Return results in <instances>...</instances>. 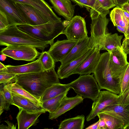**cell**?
<instances>
[{
    "label": "cell",
    "mask_w": 129,
    "mask_h": 129,
    "mask_svg": "<svg viewBox=\"0 0 129 129\" xmlns=\"http://www.w3.org/2000/svg\"><path fill=\"white\" fill-rule=\"evenodd\" d=\"M55 68L41 72L17 75L11 82H16L39 101L48 87L60 83Z\"/></svg>",
    "instance_id": "6da1fadb"
},
{
    "label": "cell",
    "mask_w": 129,
    "mask_h": 129,
    "mask_svg": "<svg viewBox=\"0 0 129 129\" xmlns=\"http://www.w3.org/2000/svg\"><path fill=\"white\" fill-rule=\"evenodd\" d=\"M49 45L48 43L37 39L22 31L16 25L10 26L0 31L1 46H29L43 51Z\"/></svg>",
    "instance_id": "7a4b0ae2"
},
{
    "label": "cell",
    "mask_w": 129,
    "mask_h": 129,
    "mask_svg": "<svg viewBox=\"0 0 129 129\" xmlns=\"http://www.w3.org/2000/svg\"><path fill=\"white\" fill-rule=\"evenodd\" d=\"M69 21L48 23L43 24L32 26L24 24L17 26L22 31L40 40L47 42L50 45L54 39L63 32L68 25Z\"/></svg>",
    "instance_id": "3957f363"
},
{
    "label": "cell",
    "mask_w": 129,
    "mask_h": 129,
    "mask_svg": "<svg viewBox=\"0 0 129 129\" xmlns=\"http://www.w3.org/2000/svg\"><path fill=\"white\" fill-rule=\"evenodd\" d=\"M110 54L108 52L101 54L93 75L101 89L119 95L121 92L119 81L114 77L109 66Z\"/></svg>",
    "instance_id": "277c9868"
},
{
    "label": "cell",
    "mask_w": 129,
    "mask_h": 129,
    "mask_svg": "<svg viewBox=\"0 0 129 129\" xmlns=\"http://www.w3.org/2000/svg\"><path fill=\"white\" fill-rule=\"evenodd\" d=\"M93 75L90 74L80 75L76 80L68 84V86L84 99L88 98L94 101L101 89Z\"/></svg>",
    "instance_id": "5b68a950"
},
{
    "label": "cell",
    "mask_w": 129,
    "mask_h": 129,
    "mask_svg": "<svg viewBox=\"0 0 129 129\" xmlns=\"http://www.w3.org/2000/svg\"><path fill=\"white\" fill-rule=\"evenodd\" d=\"M91 20V36L88 48H92L99 47L101 49L105 36L109 33L107 25L109 20L106 16L101 15Z\"/></svg>",
    "instance_id": "8992f818"
},
{
    "label": "cell",
    "mask_w": 129,
    "mask_h": 129,
    "mask_svg": "<svg viewBox=\"0 0 129 129\" xmlns=\"http://www.w3.org/2000/svg\"><path fill=\"white\" fill-rule=\"evenodd\" d=\"M36 49L27 46H9L2 49L1 53L14 60L33 61L41 53Z\"/></svg>",
    "instance_id": "52a82bcc"
},
{
    "label": "cell",
    "mask_w": 129,
    "mask_h": 129,
    "mask_svg": "<svg viewBox=\"0 0 129 129\" xmlns=\"http://www.w3.org/2000/svg\"><path fill=\"white\" fill-rule=\"evenodd\" d=\"M62 34L67 39L77 41L88 37L84 18L78 15L73 17L69 21Z\"/></svg>",
    "instance_id": "ba28073f"
},
{
    "label": "cell",
    "mask_w": 129,
    "mask_h": 129,
    "mask_svg": "<svg viewBox=\"0 0 129 129\" xmlns=\"http://www.w3.org/2000/svg\"><path fill=\"white\" fill-rule=\"evenodd\" d=\"M119 98L118 95L109 91H100L92 104L91 110L86 117V121H88L94 118L98 113L106 107L117 103Z\"/></svg>",
    "instance_id": "9c48e42d"
},
{
    "label": "cell",
    "mask_w": 129,
    "mask_h": 129,
    "mask_svg": "<svg viewBox=\"0 0 129 129\" xmlns=\"http://www.w3.org/2000/svg\"><path fill=\"white\" fill-rule=\"evenodd\" d=\"M13 3H20L30 5L49 23L62 21L61 19L54 12L52 7L45 0H9Z\"/></svg>",
    "instance_id": "30bf717a"
},
{
    "label": "cell",
    "mask_w": 129,
    "mask_h": 129,
    "mask_svg": "<svg viewBox=\"0 0 129 129\" xmlns=\"http://www.w3.org/2000/svg\"><path fill=\"white\" fill-rule=\"evenodd\" d=\"M13 3L25 20L26 24L35 26L49 23L32 6L20 3Z\"/></svg>",
    "instance_id": "8fae6325"
},
{
    "label": "cell",
    "mask_w": 129,
    "mask_h": 129,
    "mask_svg": "<svg viewBox=\"0 0 129 129\" xmlns=\"http://www.w3.org/2000/svg\"><path fill=\"white\" fill-rule=\"evenodd\" d=\"M77 41L68 39L57 40L51 45L48 51L55 62H60L69 53Z\"/></svg>",
    "instance_id": "7c38bea8"
},
{
    "label": "cell",
    "mask_w": 129,
    "mask_h": 129,
    "mask_svg": "<svg viewBox=\"0 0 129 129\" xmlns=\"http://www.w3.org/2000/svg\"><path fill=\"white\" fill-rule=\"evenodd\" d=\"M110 53L109 61L110 68L114 77L119 80L120 74L128 63L127 54L121 47L112 51Z\"/></svg>",
    "instance_id": "4fadbf2b"
},
{
    "label": "cell",
    "mask_w": 129,
    "mask_h": 129,
    "mask_svg": "<svg viewBox=\"0 0 129 129\" xmlns=\"http://www.w3.org/2000/svg\"><path fill=\"white\" fill-rule=\"evenodd\" d=\"M0 10L7 15L9 26L26 24V22L13 2L9 0H0Z\"/></svg>",
    "instance_id": "5bb4252c"
},
{
    "label": "cell",
    "mask_w": 129,
    "mask_h": 129,
    "mask_svg": "<svg viewBox=\"0 0 129 129\" xmlns=\"http://www.w3.org/2000/svg\"><path fill=\"white\" fill-rule=\"evenodd\" d=\"M94 48H90L85 53L79 57L58 67L57 74L59 78H67L74 74L75 70L82 64L93 51Z\"/></svg>",
    "instance_id": "9a60e30c"
},
{
    "label": "cell",
    "mask_w": 129,
    "mask_h": 129,
    "mask_svg": "<svg viewBox=\"0 0 129 129\" xmlns=\"http://www.w3.org/2000/svg\"><path fill=\"white\" fill-rule=\"evenodd\" d=\"M99 113L109 115L121 120L124 124L123 129L129 124V104H122L118 102L106 107Z\"/></svg>",
    "instance_id": "2e32d148"
},
{
    "label": "cell",
    "mask_w": 129,
    "mask_h": 129,
    "mask_svg": "<svg viewBox=\"0 0 129 129\" xmlns=\"http://www.w3.org/2000/svg\"><path fill=\"white\" fill-rule=\"evenodd\" d=\"M101 50L99 47H95L92 53L75 70L74 74L81 75L93 73L100 57Z\"/></svg>",
    "instance_id": "e0dca14e"
},
{
    "label": "cell",
    "mask_w": 129,
    "mask_h": 129,
    "mask_svg": "<svg viewBox=\"0 0 129 129\" xmlns=\"http://www.w3.org/2000/svg\"><path fill=\"white\" fill-rule=\"evenodd\" d=\"M81 8L84 7L90 12L91 19L100 15L106 16L109 13V10L103 8L98 0H71Z\"/></svg>",
    "instance_id": "ac0fdd59"
},
{
    "label": "cell",
    "mask_w": 129,
    "mask_h": 129,
    "mask_svg": "<svg viewBox=\"0 0 129 129\" xmlns=\"http://www.w3.org/2000/svg\"><path fill=\"white\" fill-rule=\"evenodd\" d=\"M12 93V102L11 105L30 113L43 112L44 113L47 112L41 105L34 102L27 98L17 94Z\"/></svg>",
    "instance_id": "d6986e66"
},
{
    "label": "cell",
    "mask_w": 129,
    "mask_h": 129,
    "mask_svg": "<svg viewBox=\"0 0 129 129\" xmlns=\"http://www.w3.org/2000/svg\"><path fill=\"white\" fill-rule=\"evenodd\" d=\"M83 99L82 97L78 94L71 97L66 96L62 100L56 111L49 113V119L52 120L57 118L82 102Z\"/></svg>",
    "instance_id": "ffe728a7"
},
{
    "label": "cell",
    "mask_w": 129,
    "mask_h": 129,
    "mask_svg": "<svg viewBox=\"0 0 129 129\" xmlns=\"http://www.w3.org/2000/svg\"><path fill=\"white\" fill-rule=\"evenodd\" d=\"M52 8L59 15L66 20H70L73 17L75 6L71 0H49Z\"/></svg>",
    "instance_id": "44dd1931"
},
{
    "label": "cell",
    "mask_w": 129,
    "mask_h": 129,
    "mask_svg": "<svg viewBox=\"0 0 129 129\" xmlns=\"http://www.w3.org/2000/svg\"><path fill=\"white\" fill-rule=\"evenodd\" d=\"M6 69L0 70V72H6L17 75L38 72L44 71L38 58L35 61L27 64L17 66L6 65Z\"/></svg>",
    "instance_id": "7402d4cb"
},
{
    "label": "cell",
    "mask_w": 129,
    "mask_h": 129,
    "mask_svg": "<svg viewBox=\"0 0 129 129\" xmlns=\"http://www.w3.org/2000/svg\"><path fill=\"white\" fill-rule=\"evenodd\" d=\"M90 37H87L78 41L69 53L60 61L61 64H64L81 56L90 48L88 45Z\"/></svg>",
    "instance_id": "603a6c76"
},
{
    "label": "cell",
    "mask_w": 129,
    "mask_h": 129,
    "mask_svg": "<svg viewBox=\"0 0 129 129\" xmlns=\"http://www.w3.org/2000/svg\"><path fill=\"white\" fill-rule=\"evenodd\" d=\"M16 118L18 129H27L36 125L38 122V118L43 112L30 113L21 108Z\"/></svg>",
    "instance_id": "cb8c5ba5"
},
{
    "label": "cell",
    "mask_w": 129,
    "mask_h": 129,
    "mask_svg": "<svg viewBox=\"0 0 129 129\" xmlns=\"http://www.w3.org/2000/svg\"><path fill=\"white\" fill-rule=\"evenodd\" d=\"M123 36L119 35L117 33H109L105 37L101 50H105L110 53L121 47V41Z\"/></svg>",
    "instance_id": "d4e9b609"
},
{
    "label": "cell",
    "mask_w": 129,
    "mask_h": 129,
    "mask_svg": "<svg viewBox=\"0 0 129 129\" xmlns=\"http://www.w3.org/2000/svg\"><path fill=\"white\" fill-rule=\"evenodd\" d=\"M70 89L68 84L60 83L54 84L45 90L41 96L40 101V103L42 102L55 97Z\"/></svg>",
    "instance_id": "484cf974"
},
{
    "label": "cell",
    "mask_w": 129,
    "mask_h": 129,
    "mask_svg": "<svg viewBox=\"0 0 129 129\" xmlns=\"http://www.w3.org/2000/svg\"><path fill=\"white\" fill-rule=\"evenodd\" d=\"M85 117L83 115L66 119L59 124V129H83Z\"/></svg>",
    "instance_id": "4316f807"
},
{
    "label": "cell",
    "mask_w": 129,
    "mask_h": 129,
    "mask_svg": "<svg viewBox=\"0 0 129 129\" xmlns=\"http://www.w3.org/2000/svg\"><path fill=\"white\" fill-rule=\"evenodd\" d=\"M110 20L114 26H119L126 30L129 23L121 8L116 7L114 8L110 12Z\"/></svg>",
    "instance_id": "83f0119b"
},
{
    "label": "cell",
    "mask_w": 129,
    "mask_h": 129,
    "mask_svg": "<svg viewBox=\"0 0 129 129\" xmlns=\"http://www.w3.org/2000/svg\"><path fill=\"white\" fill-rule=\"evenodd\" d=\"M68 90L57 96L40 103L43 109L49 113L54 112L57 109L63 99L66 96Z\"/></svg>",
    "instance_id": "f1b7e54d"
},
{
    "label": "cell",
    "mask_w": 129,
    "mask_h": 129,
    "mask_svg": "<svg viewBox=\"0 0 129 129\" xmlns=\"http://www.w3.org/2000/svg\"><path fill=\"white\" fill-rule=\"evenodd\" d=\"M5 85L12 93L20 95L40 105V102L38 100L16 82H11Z\"/></svg>",
    "instance_id": "f546056e"
},
{
    "label": "cell",
    "mask_w": 129,
    "mask_h": 129,
    "mask_svg": "<svg viewBox=\"0 0 129 129\" xmlns=\"http://www.w3.org/2000/svg\"><path fill=\"white\" fill-rule=\"evenodd\" d=\"M97 116L104 120L108 129H123L124 123L118 118L104 113H99Z\"/></svg>",
    "instance_id": "4dcf8cb0"
},
{
    "label": "cell",
    "mask_w": 129,
    "mask_h": 129,
    "mask_svg": "<svg viewBox=\"0 0 129 129\" xmlns=\"http://www.w3.org/2000/svg\"><path fill=\"white\" fill-rule=\"evenodd\" d=\"M121 89L119 95H123L129 88V62L122 71L119 76Z\"/></svg>",
    "instance_id": "1f68e13d"
},
{
    "label": "cell",
    "mask_w": 129,
    "mask_h": 129,
    "mask_svg": "<svg viewBox=\"0 0 129 129\" xmlns=\"http://www.w3.org/2000/svg\"><path fill=\"white\" fill-rule=\"evenodd\" d=\"M38 58L44 71L55 68V62L48 51H42Z\"/></svg>",
    "instance_id": "d6a6232c"
},
{
    "label": "cell",
    "mask_w": 129,
    "mask_h": 129,
    "mask_svg": "<svg viewBox=\"0 0 129 129\" xmlns=\"http://www.w3.org/2000/svg\"><path fill=\"white\" fill-rule=\"evenodd\" d=\"M2 89L5 98V103L4 110L8 111L10 109L9 107L12 102V97L11 92L7 88L5 85Z\"/></svg>",
    "instance_id": "836d02e7"
},
{
    "label": "cell",
    "mask_w": 129,
    "mask_h": 129,
    "mask_svg": "<svg viewBox=\"0 0 129 129\" xmlns=\"http://www.w3.org/2000/svg\"><path fill=\"white\" fill-rule=\"evenodd\" d=\"M17 74L6 72H0V83L6 85L11 82Z\"/></svg>",
    "instance_id": "e575fe53"
},
{
    "label": "cell",
    "mask_w": 129,
    "mask_h": 129,
    "mask_svg": "<svg viewBox=\"0 0 129 129\" xmlns=\"http://www.w3.org/2000/svg\"><path fill=\"white\" fill-rule=\"evenodd\" d=\"M9 26L7 15L4 12L0 10V31L5 30Z\"/></svg>",
    "instance_id": "d590c367"
},
{
    "label": "cell",
    "mask_w": 129,
    "mask_h": 129,
    "mask_svg": "<svg viewBox=\"0 0 129 129\" xmlns=\"http://www.w3.org/2000/svg\"><path fill=\"white\" fill-rule=\"evenodd\" d=\"M102 7L104 8L109 10L115 6L113 0H98Z\"/></svg>",
    "instance_id": "8d00e7d4"
},
{
    "label": "cell",
    "mask_w": 129,
    "mask_h": 129,
    "mask_svg": "<svg viewBox=\"0 0 129 129\" xmlns=\"http://www.w3.org/2000/svg\"><path fill=\"white\" fill-rule=\"evenodd\" d=\"M118 103L122 104H129V88L122 95H119Z\"/></svg>",
    "instance_id": "74e56055"
},
{
    "label": "cell",
    "mask_w": 129,
    "mask_h": 129,
    "mask_svg": "<svg viewBox=\"0 0 129 129\" xmlns=\"http://www.w3.org/2000/svg\"><path fill=\"white\" fill-rule=\"evenodd\" d=\"M121 48L127 55L129 54V38L123 39Z\"/></svg>",
    "instance_id": "f35d334b"
},
{
    "label": "cell",
    "mask_w": 129,
    "mask_h": 129,
    "mask_svg": "<svg viewBox=\"0 0 129 129\" xmlns=\"http://www.w3.org/2000/svg\"><path fill=\"white\" fill-rule=\"evenodd\" d=\"M0 115L3 113L4 110L5 103V100L3 91L0 90Z\"/></svg>",
    "instance_id": "ab89813d"
},
{
    "label": "cell",
    "mask_w": 129,
    "mask_h": 129,
    "mask_svg": "<svg viewBox=\"0 0 129 129\" xmlns=\"http://www.w3.org/2000/svg\"><path fill=\"white\" fill-rule=\"evenodd\" d=\"M116 7L121 8L122 5L128 3L129 0H113Z\"/></svg>",
    "instance_id": "60d3db41"
},
{
    "label": "cell",
    "mask_w": 129,
    "mask_h": 129,
    "mask_svg": "<svg viewBox=\"0 0 129 129\" xmlns=\"http://www.w3.org/2000/svg\"><path fill=\"white\" fill-rule=\"evenodd\" d=\"M99 118V123L98 129H108L104 120L101 118Z\"/></svg>",
    "instance_id": "b9f144b4"
},
{
    "label": "cell",
    "mask_w": 129,
    "mask_h": 129,
    "mask_svg": "<svg viewBox=\"0 0 129 129\" xmlns=\"http://www.w3.org/2000/svg\"><path fill=\"white\" fill-rule=\"evenodd\" d=\"M99 120L96 122L91 125L85 128L86 129H98L99 123Z\"/></svg>",
    "instance_id": "7bdbcfd3"
},
{
    "label": "cell",
    "mask_w": 129,
    "mask_h": 129,
    "mask_svg": "<svg viewBox=\"0 0 129 129\" xmlns=\"http://www.w3.org/2000/svg\"><path fill=\"white\" fill-rule=\"evenodd\" d=\"M117 30L119 32L123 33L124 36L126 35V29L119 26L117 25L116 26Z\"/></svg>",
    "instance_id": "ee69618b"
},
{
    "label": "cell",
    "mask_w": 129,
    "mask_h": 129,
    "mask_svg": "<svg viewBox=\"0 0 129 129\" xmlns=\"http://www.w3.org/2000/svg\"><path fill=\"white\" fill-rule=\"evenodd\" d=\"M121 8L129 13V3H127L122 6Z\"/></svg>",
    "instance_id": "f6af8a7d"
},
{
    "label": "cell",
    "mask_w": 129,
    "mask_h": 129,
    "mask_svg": "<svg viewBox=\"0 0 129 129\" xmlns=\"http://www.w3.org/2000/svg\"><path fill=\"white\" fill-rule=\"evenodd\" d=\"M8 125L9 129H15L16 126H15L13 123L9 121H5Z\"/></svg>",
    "instance_id": "bcb514c9"
},
{
    "label": "cell",
    "mask_w": 129,
    "mask_h": 129,
    "mask_svg": "<svg viewBox=\"0 0 129 129\" xmlns=\"http://www.w3.org/2000/svg\"><path fill=\"white\" fill-rule=\"evenodd\" d=\"M6 56L5 54L1 53V55H0V59L2 61H4L6 58Z\"/></svg>",
    "instance_id": "7dc6e473"
},
{
    "label": "cell",
    "mask_w": 129,
    "mask_h": 129,
    "mask_svg": "<svg viewBox=\"0 0 129 129\" xmlns=\"http://www.w3.org/2000/svg\"><path fill=\"white\" fill-rule=\"evenodd\" d=\"M123 11L126 18L129 23V13L123 10Z\"/></svg>",
    "instance_id": "c3c4849f"
},
{
    "label": "cell",
    "mask_w": 129,
    "mask_h": 129,
    "mask_svg": "<svg viewBox=\"0 0 129 129\" xmlns=\"http://www.w3.org/2000/svg\"><path fill=\"white\" fill-rule=\"evenodd\" d=\"M6 65H4L1 62H0V70H3L6 69Z\"/></svg>",
    "instance_id": "681fc988"
},
{
    "label": "cell",
    "mask_w": 129,
    "mask_h": 129,
    "mask_svg": "<svg viewBox=\"0 0 129 129\" xmlns=\"http://www.w3.org/2000/svg\"><path fill=\"white\" fill-rule=\"evenodd\" d=\"M125 38H129V23L126 30V35L125 36Z\"/></svg>",
    "instance_id": "f907efd6"
},
{
    "label": "cell",
    "mask_w": 129,
    "mask_h": 129,
    "mask_svg": "<svg viewBox=\"0 0 129 129\" xmlns=\"http://www.w3.org/2000/svg\"><path fill=\"white\" fill-rule=\"evenodd\" d=\"M124 129H129V124L126 126L124 128Z\"/></svg>",
    "instance_id": "816d5d0a"
}]
</instances>
